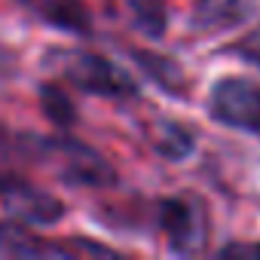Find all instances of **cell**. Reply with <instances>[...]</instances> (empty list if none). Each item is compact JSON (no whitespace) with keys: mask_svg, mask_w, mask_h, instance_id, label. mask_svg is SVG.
I'll list each match as a JSON object with an SVG mask.
<instances>
[{"mask_svg":"<svg viewBox=\"0 0 260 260\" xmlns=\"http://www.w3.org/2000/svg\"><path fill=\"white\" fill-rule=\"evenodd\" d=\"M208 107L217 122L260 135V83L245 77H223L214 83Z\"/></svg>","mask_w":260,"mask_h":260,"instance_id":"obj_3","label":"cell"},{"mask_svg":"<svg viewBox=\"0 0 260 260\" xmlns=\"http://www.w3.org/2000/svg\"><path fill=\"white\" fill-rule=\"evenodd\" d=\"M55 68L61 77L89 95H104V98H125L135 95V83L125 71H119L113 61L95 55V52H58Z\"/></svg>","mask_w":260,"mask_h":260,"instance_id":"obj_1","label":"cell"},{"mask_svg":"<svg viewBox=\"0 0 260 260\" xmlns=\"http://www.w3.org/2000/svg\"><path fill=\"white\" fill-rule=\"evenodd\" d=\"M242 55H245L248 61H254V64H260V43H254V46H248V49H242Z\"/></svg>","mask_w":260,"mask_h":260,"instance_id":"obj_14","label":"cell"},{"mask_svg":"<svg viewBox=\"0 0 260 260\" xmlns=\"http://www.w3.org/2000/svg\"><path fill=\"white\" fill-rule=\"evenodd\" d=\"M43 107H46V116L58 125H71L74 122V104L71 98L55 89V86H43Z\"/></svg>","mask_w":260,"mask_h":260,"instance_id":"obj_12","label":"cell"},{"mask_svg":"<svg viewBox=\"0 0 260 260\" xmlns=\"http://www.w3.org/2000/svg\"><path fill=\"white\" fill-rule=\"evenodd\" d=\"M19 4L49 28L68 31V34H86L92 28V16L83 0H19Z\"/></svg>","mask_w":260,"mask_h":260,"instance_id":"obj_6","label":"cell"},{"mask_svg":"<svg viewBox=\"0 0 260 260\" xmlns=\"http://www.w3.org/2000/svg\"><path fill=\"white\" fill-rule=\"evenodd\" d=\"M239 0H199L196 7V25L199 28H220L236 19Z\"/></svg>","mask_w":260,"mask_h":260,"instance_id":"obj_11","label":"cell"},{"mask_svg":"<svg viewBox=\"0 0 260 260\" xmlns=\"http://www.w3.org/2000/svg\"><path fill=\"white\" fill-rule=\"evenodd\" d=\"M0 251L13 257H49V254H77L74 248L52 245L34 236L25 223H0Z\"/></svg>","mask_w":260,"mask_h":260,"instance_id":"obj_7","label":"cell"},{"mask_svg":"<svg viewBox=\"0 0 260 260\" xmlns=\"http://www.w3.org/2000/svg\"><path fill=\"white\" fill-rule=\"evenodd\" d=\"M122 7L128 13V19H132V25L138 31H144L147 37H159L166 31V4L162 0H122Z\"/></svg>","mask_w":260,"mask_h":260,"instance_id":"obj_8","label":"cell"},{"mask_svg":"<svg viewBox=\"0 0 260 260\" xmlns=\"http://www.w3.org/2000/svg\"><path fill=\"white\" fill-rule=\"evenodd\" d=\"M159 223L178 254H196L205 248V214L187 199H166L159 205Z\"/></svg>","mask_w":260,"mask_h":260,"instance_id":"obj_5","label":"cell"},{"mask_svg":"<svg viewBox=\"0 0 260 260\" xmlns=\"http://www.w3.org/2000/svg\"><path fill=\"white\" fill-rule=\"evenodd\" d=\"M0 199L7 202V208L22 223H55L64 214V205H61L58 196H52V193L28 184L19 175L0 181Z\"/></svg>","mask_w":260,"mask_h":260,"instance_id":"obj_4","label":"cell"},{"mask_svg":"<svg viewBox=\"0 0 260 260\" xmlns=\"http://www.w3.org/2000/svg\"><path fill=\"white\" fill-rule=\"evenodd\" d=\"M37 159L52 162V169L71 181V184H83V187H107L116 181L110 162L95 153L92 147L80 144V141H49V138H37Z\"/></svg>","mask_w":260,"mask_h":260,"instance_id":"obj_2","label":"cell"},{"mask_svg":"<svg viewBox=\"0 0 260 260\" xmlns=\"http://www.w3.org/2000/svg\"><path fill=\"white\" fill-rule=\"evenodd\" d=\"M223 257H245V260H257L260 257V242L257 245H226Z\"/></svg>","mask_w":260,"mask_h":260,"instance_id":"obj_13","label":"cell"},{"mask_svg":"<svg viewBox=\"0 0 260 260\" xmlns=\"http://www.w3.org/2000/svg\"><path fill=\"white\" fill-rule=\"evenodd\" d=\"M22 156H25V159H28V156L37 159V138L10 135L7 128H0V181L19 175V172H16V159H22Z\"/></svg>","mask_w":260,"mask_h":260,"instance_id":"obj_9","label":"cell"},{"mask_svg":"<svg viewBox=\"0 0 260 260\" xmlns=\"http://www.w3.org/2000/svg\"><path fill=\"white\" fill-rule=\"evenodd\" d=\"M135 58L144 64V71H147L156 83L166 86V92L184 95V74H181L178 64H172L169 58H159V55H153V52H135Z\"/></svg>","mask_w":260,"mask_h":260,"instance_id":"obj_10","label":"cell"}]
</instances>
